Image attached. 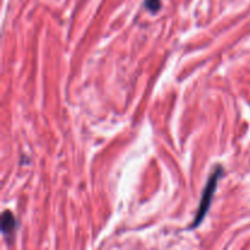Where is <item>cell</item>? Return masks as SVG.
I'll list each match as a JSON object with an SVG mask.
<instances>
[{
    "mask_svg": "<svg viewBox=\"0 0 250 250\" xmlns=\"http://www.w3.org/2000/svg\"><path fill=\"white\" fill-rule=\"evenodd\" d=\"M16 229V220L10 210H5L1 215V232L4 236L12 234Z\"/></svg>",
    "mask_w": 250,
    "mask_h": 250,
    "instance_id": "2",
    "label": "cell"
},
{
    "mask_svg": "<svg viewBox=\"0 0 250 250\" xmlns=\"http://www.w3.org/2000/svg\"><path fill=\"white\" fill-rule=\"evenodd\" d=\"M222 176H224V168H222V166L217 165L216 167L214 168V171H212L210 178L208 180L207 187L204 188V192H203V197L202 199H200V204L199 208H198L197 215H195L194 221H193L192 224V229L199 226V225L202 224L203 219L207 216L208 211H209L210 209V205H211V200L212 198H214L215 192H216L219 181Z\"/></svg>",
    "mask_w": 250,
    "mask_h": 250,
    "instance_id": "1",
    "label": "cell"
},
{
    "mask_svg": "<svg viewBox=\"0 0 250 250\" xmlns=\"http://www.w3.org/2000/svg\"><path fill=\"white\" fill-rule=\"evenodd\" d=\"M146 10L151 14H156V12L160 11L161 9V0H146L144 1Z\"/></svg>",
    "mask_w": 250,
    "mask_h": 250,
    "instance_id": "3",
    "label": "cell"
}]
</instances>
